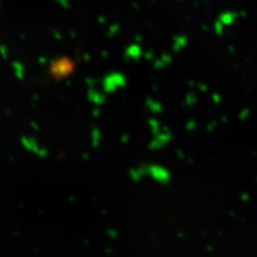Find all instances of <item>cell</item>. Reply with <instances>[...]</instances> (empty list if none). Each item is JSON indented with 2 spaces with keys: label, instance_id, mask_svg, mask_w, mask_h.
I'll list each match as a JSON object with an SVG mask.
<instances>
[{
  "label": "cell",
  "instance_id": "1",
  "mask_svg": "<svg viewBox=\"0 0 257 257\" xmlns=\"http://www.w3.org/2000/svg\"><path fill=\"white\" fill-rule=\"evenodd\" d=\"M74 70V62L70 59H61L58 63L57 67H55L54 71L57 72L58 76H67L72 71Z\"/></svg>",
  "mask_w": 257,
  "mask_h": 257
}]
</instances>
